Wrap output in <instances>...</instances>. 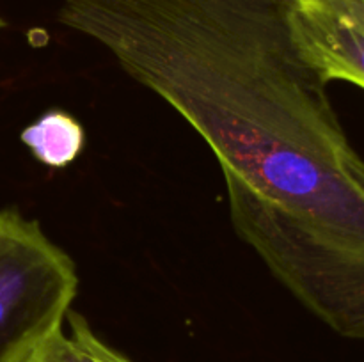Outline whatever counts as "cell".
<instances>
[{
	"instance_id": "1",
	"label": "cell",
	"mask_w": 364,
	"mask_h": 362,
	"mask_svg": "<svg viewBox=\"0 0 364 362\" xmlns=\"http://www.w3.org/2000/svg\"><path fill=\"white\" fill-rule=\"evenodd\" d=\"M295 0H63L223 170L238 238L320 322L364 339V160L291 32Z\"/></svg>"
},
{
	"instance_id": "2",
	"label": "cell",
	"mask_w": 364,
	"mask_h": 362,
	"mask_svg": "<svg viewBox=\"0 0 364 362\" xmlns=\"http://www.w3.org/2000/svg\"><path fill=\"white\" fill-rule=\"evenodd\" d=\"M78 291L77 265L38 220L0 209V362H28L63 329Z\"/></svg>"
},
{
	"instance_id": "3",
	"label": "cell",
	"mask_w": 364,
	"mask_h": 362,
	"mask_svg": "<svg viewBox=\"0 0 364 362\" xmlns=\"http://www.w3.org/2000/svg\"><path fill=\"white\" fill-rule=\"evenodd\" d=\"M291 32L309 66L329 84L364 89L363 0H295Z\"/></svg>"
},
{
	"instance_id": "4",
	"label": "cell",
	"mask_w": 364,
	"mask_h": 362,
	"mask_svg": "<svg viewBox=\"0 0 364 362\" xmlns=\"http://www.w3.org/2000/svg\"><path fill=\"white\" fill-rule=\"evenodd\" d=\"M21 142L39 163L64 169L84 151L85 131L66 110L50 109L21 131Z\"/></svg>"
},
{
	"instance_id": "5",
	"label": "cell",
	"mask_w": 364,
	"mask_h": 362,
	"mask_svg": "<svg viewBox=\"0 0 364 362\" xmlns=\"http://www.w3.org/2000/svg\"><path fill=\"white\" fill-rule=\"evenodd\" d=\"M64 323L28 362H132L103 343L78 312H68Z\"/></svg>"
},
{
	"instance_id": "6",
	"label": "cell",
	"mask_w": 364,
	"mask_h": 362,
	"mask_svg": "<svg viewBox=\"0 0 364 362\" xmlns=\"http://www.w3.org/2000/svg\"><path fill=\"white\" fill-rule=\"evenodd\" d=\"M4 27H6V20H4V18L0 16V28H4Z\"/></svg>"
},
{
	"instance_id": "7",
	"label": "cell",
	"mask_w": 364,
	"mask_h": 362,
	"mask_svg": "<svg viewBox=\"0 0 364 362\" xmlns=\"http://www.w3.org/2000/svg\"><path fill=\"white\" fill-rule=\"evenodd\" d=\"M363 4H364V0H363Z\"/></svg>"
}]
</instances>
